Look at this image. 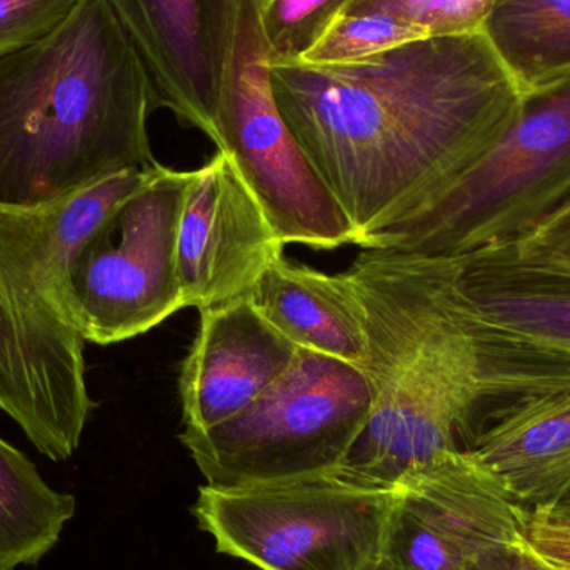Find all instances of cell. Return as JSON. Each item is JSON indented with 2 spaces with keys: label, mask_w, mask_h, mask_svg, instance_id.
<instances>
[{
  "label": "cell",
  "mask_w": 570,
  "mask_h": 570,
  "mask_svg": "<svg viewBox=\"0 0 570 570\" xmlns=\"http://www.w3.org/2000/svg\"><path fill=\"white\" fill-rule=\"evenodd\" d=\"M532 239L548 240V243H564L570 240V210L564 216L556 219L554 223L549 224L548 227L541 230L538 236ZM529 240V239H528Z\"/></svg>",
  "instance_id": "obj_25"
},
{
  "label": "cell",
  "mask_w": 570,
  "mask_h": 570,
  "mask_svg": "<svg viewBox=\"0 0 570 570\" xmlns=\"http://www.w3.org/2000/svg\"><path fill=\"white\" fill-rule=\"evenodd\" d=\"M524 515L478 455L442 452L395 484L381 561L395 570H482L521 548Z\"/></svg>",
  "instance_id": "obj_11"
},
{
  "label": "cell",
  "mask_w": 570,
  "mask_h": 570,
  "mask_svg": "<svg viewBox=\"0 0 570 570\" xmlns=\"http://www.w3.org/2000/svg\"><path fill=\"white\" fill-rule=\"evenodd\" d=\"M190 177L160 164L77 247L70 283L86 342L130 341L186 307L177 234Z\"/></svg>",
  "instance_id": "obj_10"
},
{
  "label": "cell",
  "mask_w": 570,
  "mask_h": 570,
  "mask_svg": "<svg viewBox=\"0 0 570 570\" xmlns=\"http://www.w3.org/2000/svg\"><path fill=\"white\" fill-rule=\"evenodd\" d=\"M498 0H345L337 16L385 13L428 37L481 32ZM335 16V17H337Z\"/></svg>",
  "instance_id": "obj_21"
},
{
  "label": "cell",
  "mask_w": 570,
  "mask_h": 570,
  "mask_svg": "<svg viewBox=\"0 0 570 570\" xmlns=\"http://www.w3.org/2000/svg\"><path fill=\"white\" fill-rule=\"evenodd\" d=\"M372 407L364 368L298 347L291 367L239 414L179 439L209 485L281 481L337 469Z\"/></svg>",
  "instance_id": "obj_6"
},
{
  "label": "cell",
  "mask_w": 570,
  "mask_h": 570,
  "mask_svg": "<svg viewBox=\"0 0 570 570\" xmlns=\"http://www.w3.org/2000/svg\"><path fill=\"white\" fill-rule=\"evenodd\" d=\"M425 37L417 27L385 13L337 16L301 60L315 66L358 62Z\"/></svg>",
  "instance_id": "obj_19"
},
{
  "label": "cell",
  "mask_w": 570,
  "mask_h": 570,
  "mask_svg": "<svg viewBox=\"0 0 570 570\" xmlns=\"http://www.w3.org/2000/svg\"><path fill=\"white\" fill-rule=\"evenodd\" d=\"M482 382V417L570 389V240L529 239L459 257Z\"/></svg>",
  "instance_id": "obj_8"
},
{
  "label": "cell",
  "mask_w": 570,
  "mask_h": 570,
  "mask_svg": "<svg viewBox=\"0 0 570 570\" xmlns=\"http://www.w3.org/2000/svg\"><path fill=\"white\" fill-rule=\"evenodd\" d=\"M559 509H562V511L569 512L570 514V499L568 502H564V504L559 505Z\"/></svg>",
  "instance_id": "obj_28"
},
{
  "label": "cell",
  "mask_w": 570,
  "mask_h": 570,
  "mask_svg": "<svg viewBox=\"0 0 570 570\" xmlns=\"http://www.w3.org/2000/svg\"><path fill=\"white\" fill-rule=\"evenodd\" d=\"M522 546L548 564L570 570V514L559 508L525 511Z\"/></svg>",
  "instance_id": "obj_23"
},
{
  "label": "cell",
  "mask_w": 570,
  "mask_h": 570,
  "mask_svg": "<svg viewBox=\"0 0 570 570\" xmlns=\"http://www.w3.org/2000/svg\"><path fill=\"white\" fill-rule=\"evenodd\" d=\"M271 83L362 249L478 166L522 100L482 30L425 37L358 62H271Z\"/></svg>",
  "instance_id": "obj_1"
},
{
  "label": "cell",
  "mask_w": 570,
  "mask_h": 570,
  "mask_svg": "<svg viewBox=\"0 0 570 570\" xmlns=\"http://www.w3.org/2000/svg\"><path fill=\"white\" fill-rule=\"evenodd\" d=\"M76 511V495L50 488L37 465L0 438V570L39 564Z\"/></svg>",
  "instance_id": "obj_17"
},
{
  "label": "cell",
  "mask_w": 570,
  "mask_h": 570,
  "mask_svg": "<svg viewBox=\"0 0 570 570\" xmlns=\"http://www.w3.org/2000/svg\"><path fill=\"white\" fill-rule=\"evenodd\" d=\"M459 263L374 247L344 271L368 338L374 407L342 474L392 489L414 465L471 448L482 382Z\"/></svg>",
  "instance_id": "obj_2"
},
{
  "label": "cell",
  "mask_w": 570,
  "mask_h": 570,
  "mask_svg": "<svg viewBox=\"0 0 570 570\" xmlns=\"http://www.w3.org/2000/svg\"><path fill=\"white\" fill-rule=\"evenodd\" d=\"M367 570H395V569L389 568L387 564H384V562L379 561V562H375L374 566H371V568H368Z\"/></svg>",
  "instance_id": "obj_26"
},
{
  "label": "cell",
  "mask_w": 570,
  "mask_h": 570,
  "mask_svg": "<svg viewBox=\"0 0 570 570\" xmlns=\"http://www.w3.org/2000/svg\"><path fill=\"white\" fill-rule=\"evenodd\" d=\"M482 570H501V568H499V559L498 561L492 562V564H489L488 568H484Z\"/></svg>",
  "instance_id": "obj_27"
},
{
  "label": "cell",
  "mask_w": 570,
  "mask_h": 570,
  "mask_svg": "<svg viewBox=\"0 0 570 570\" xmlns=\"http://www.w3.org/2000/svg\"><path fill=\"white\" fill-rule=\"evenodd\" d=\"M570 210V73L522 94L514 122L451 189L365 249L464 257L538 236Z\"/></svg>",
  "instance_id": "obj_5"
},
{
  "label": "cell",
  "mask_w": 570,
  "mask_h": 570,
  "mask_svg": "<svg viewBox=\"0 0 570 570\" xmlns=\"http://www.w3.org/2000/svg\"><path fill=\"white\" fill-rule=\"evenodd\" d=\"M79 0H0V57L39 42L56 30Z\"/></svg>",
  "instance_id": "obj_22"
},
{
  "label": "cell",
  "mask_w": 570,
  "mask_h": 570,
  "mask_svg": "<svg viewBox=\"0 0 570 570\" xmlns=\"http://www.w3.org/2000/svg\"><path fill=\"white\" fill-rule=\"evenodd\" d=\"M395 488L338 469L259 484L203 485L194 518L217 552L259 570H367L381 561Z\"/></svg>",
  "instance_id": "obj_7"
},
{
  "label": "cell",
  "mask_w": 570,
  "mask_h": 570,
  "mask_svg": "<svg viewBox=\"0 0 570 570\" xmlns=\"http://www.w3.org/2000/svg\"><path fill=\"white\" fill-rule=\"evenodd\" d=\"M469 451L525 511L570 499V389L519 399L482 419Z\"/></svg>",
  "instance_id": "obj_15"
},
{
  "label": "cell",
  "mask_w": 570,
  "mask_h": 570,
  "mask_svg": "<svg viewBox=\"0 0 570 570\" xmlns=\"http://www.w3.org/2000/svg\"><path fill=\"white\" fill-rule=\"evenodd\" d=\"M159 166L36 206L0 203V412L49 461L76 454L96 409L70 283L73 253Z\"/></svg>",
  "instance_id": "obj_4"
},
{
  "label": "cell",
  "mask_w": 570,
  "mask_h": 570,
  "mask_svg": "<svg viewBox=\"0 0 570 570\" xmlns=\"http://www.w3.org/2000/svg\"><path fill=\"white\" fill-rule=\"evenodd\" d=\"M271 62L301 60L321 39L345 0H257Z\"/></svg>",
  "instance_id": "obj_20"
},
{
  "label": "cell",
  "mask_w": 570,
  "mask_h": 570,
  "mask_svg": "<svg viewBox=\"0 0 570 570\" xmlns=\"http://www.w3.org/2000/svg\"><path fill=\"white\" fill-rule=\"evenodd\" d=\"M136 47L156 109L217 144V114L243 0H104Z\"/></svg>",
  "instance_id": "obj_13"
},
{
  "label": "cell",
  "mask_w": 570,
  "mask_h": 570,
  "mask_svg": "<svg viewBox=\"0 0 570 570\" xmlns=\"http://www.w3.org/2000/svg\"><path fill=\"white\" fill-rule=\"evenodd\" d=\"M146 67L104 0L0 57V203L36 206L157 164Z\"/></svg>",
  "instance_id": "obj_3"
},
{
  "label": "cell",
  "mask_w": 570,
  "mask_h": 570,
  "mask_svg": "<svg viewBox=\"0 0 570 570\" xmlns=\"http://www.w3.org/2000/svg\"><path fill=\"white\" fill-rule=\"evenodd\" d=\"M217 149L233 157L277 236L315 250L357 246L347 214L285 124L273 83L259 2L243 0L217 114Z\"/></svg>",
  "instance_id": "obj_9"
},
{
  "label": "cell",
  "mask_w": 570,
  "mask_h": 570,
  "mask_svg": "<svg viewBox=\"0 0 570 570\" xmlns=\"http://www.w3.org/2000/svg\"><path fill=\"white\" fill-rule=\"evenodd\" d=\"M499 568L501 570H564L542 561L541 558L528 551L524 546L499 559Z\"/></svg>",
  "instance_id": "obj_24"
},
{
  "label": "cell",
  "mask_w": 570,
  "mask_h": 570,
  "mask_svg": "<svg viewBox=\"0 0 570 570\" xmlns=\"http://www.w3.org/2000/svg\"><path fill=\"white\" fill-rule=\"evenodd\" d=\"M298 347L247 297L200 311L183 361L184 432H204L239 414L291 367Z\"/></svg>",
  "instance_id": "obj_14"
},
{
  "label": "cell",
  "mask_w": 570,
  "mask_h": 570,
  "mask_svg": "<svg viewBox=\"0 0 570 570\" xmlns=\"http://www.w3.org/2000/svg\"><path fill=\"white\" fill-rule=\"evenodd\" d=\"M247 298L297 347L367 367L364 318L344 273L325 274L281 256Z\"/></svg>",
  "instance_id": "obj_16"
},
{
  "label": "cell",
  "mask_w": 570,
  "mask_h": 570,
  "mask_svg": "<svg viewBox=\"0 0 570 570\" xmlns=\"http://www.w3.org/2000/svg\"><path fill=\"white\" fill-rule=\"evenodd\" d=\"M284 249L229 154L217 149L193 170L177 234L186 307L200 312L247 297Z\"/></svg>",
  "instance_id": "obj_12"
},
{
  "label": "cell",
  "mask_w": 570,
  "mask_h": 570,
  "mask_svg": "<svg viewBox=\"0 0 570 570\" xmlns=\"http://www.w3.org/2000/svg\"><path fill=\"white\" fill-rule=\"evenodd\" d=\"M482 32L522 94L570 73V0H498Z\"/></svg>",
  "instance_id": "obj_18"
}]
</instances>
